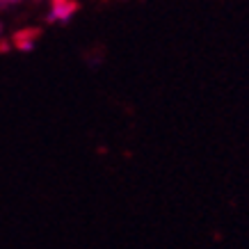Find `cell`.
<instances>
[{
    "instance_id": "1",
    "label": "cell",
    "mask_w": 249,
    "mask_h": 249,
    "mask_svg": "<svg viewBox=\"0 0 249 249\" xmlns=\"http://www.w3.org/2000/svg\"><path fill=\"white\" fill-rule=\"evenodd\" d=\"M73 14H76V2H73V0H53V2H51V12H48V18H51V21L64 23Z\"/></svg>"
},
{
    "instance_id": "2",
    "label": "cell",
    "mask_w": 249,
    "mask_h": 249,
    "mask_svg": "<svg viewBox=\"0 0 249 249\" xmlns=\"http://www.w3.org/2000/svg\"><path fill=\"white\" fill-rule=\"evenodd\" d=\"M16 44H18V48H23V51H30L32 44H35V32H28V35H18V37H16Z\"/></svg>"
},
{
    "instance_id": "3",
    "label": "cell",
    "mask_w": 249,
    "mask_h": 249,
    "mask_svg": "<svg viewBox=\"0 0 249 249\" xmlns=\"http://www.w3.org/2000/svg\"><path fill=\"white\" fill-rule=\"evenodd\" d=\"M12 2H18V0H12Z\"/></svg>"
}]
</instances>
